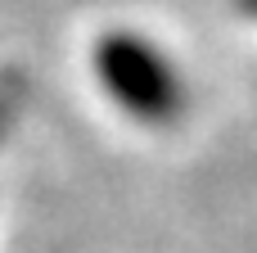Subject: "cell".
I'll use <instances>...</instances> for the list:
<instances>
[{
  "label": "cell",
  "instance_id": "6da1fadb",
  "mask_svg": "<svg viewBox=\"0 0 257 253\" xmlns=\"http://www.w3.org/2000/svg\"><path fill=\"white\" fill-rule=\"evenodd\" d=\"M104 72L113 77L117 95L145 113H158L167 104V77L158 63H149V54H136V50H113V59L104 63Z\"/></svg>",
  "mask_w": 257,
  "mask_h": 253
}]
</instances>
